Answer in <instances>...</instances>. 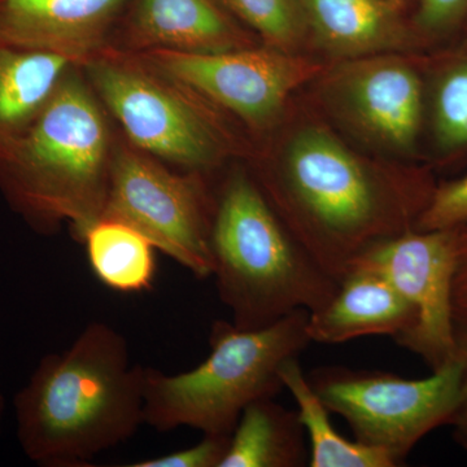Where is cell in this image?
Segmentation results:
<instances>
[{
  "label": "cell",
  "mask_w": 467,
  "mask_h": 467,
  "mask_svg": "<svg viewBox=\"0 0 467 467\" xmlns=\"http://www.w3.org/2000/svg\"><path fill=\"white\" fill-rule=\"evenodd\" d=\"M459 356L422 379L344 367L315 368L308 379L356 441L386 451L398 466L430 432L450 425L459 402Z\"/></svg>",
  "instance_id": "ba28073f"
},
{
  "label": "cell",
  "mask_w": 467,
  "mask_h": 467,
  "mask_svg": "<svg viewBox=\"0 0 467 467\" xmlns=\"http://www.w3.org/2000/svg\"><path fill=\"white\" fill-rule=\"evenodd\" d=\"M389 2L396 3V5H401L402 8L408 9V11L411 9V12H413L417 0H389Z\"/></svg>",
  "instance_id": "4316f807"
},
{
  "label": "cell",
  "mask_w": 467,
  "mask_h": 467,
  "mask_svg": "<svg viewBox=\"0 0 467 467\" xmlns=\"http://www.w3.org/2000/svg\"><path fill=\"white\" fill-rule=\"evenodd\" d=\"M267 47L296 52L309 36L300 0H216Z\"/></svg>",
  "instance_id": "ffe728a7"
},
{
  "label": "cell",
  "mask_w": 467,
  "mask_h": 467,
  "mask_svg": "<svg viewBox=\"0 0 467 467\" xmlns=\"http://www.w3.org/2000/svg\"><path fill=\"white\" fill-rule=\"evenodd\" d=\"M213 195L212 276L236 327H265L333 300L339 282L310 256L250 171L230 169Z\"/></svg>",
  "instance_id": "277c9868"
},
{
  "label": "cell",
  "mask_w": 467,
  "mask_h": 467,
  "mask_svg": "<svg viewBox=\"0 0 467 467\" xmlns=\"http://www.w3.org/2000/svg\"><path fill=\"white\" fill-rule=\"evenodd\" d=\"M92 273L100 284L122 294L152 288L156 248L134 227L100 218L82 238Z\"/></svg>",
  "instance_id": "d6986e66"
},
{
  "label": "cell",
  "mask_w": 467,
  "mask_h": 467,
  "mask_svg": "<svg viewBox=\"0 0 467 467\" xmlns=\"http://www.w3.org/2000/svg\"><path fill=\"white\" fill-rule=\"evenodd\" d=\"M466 42H467V23H466Z\"/></svg>",
  "instance_id": "f1b7e54d"
},
{
  "label": "cell",
  "mask_w": 467,
  "mask_h": 467,
  "mask_svg": "<svg viewBox=\"0 0 467 467\" xmlns=\"http://www.w3.org/2000/svg\"><path fill=\"white\" fill-rule=\"evenodd\" d=\"M212 175L178 171L117 138L103 217L121 221L195 278L213 275Z\"/></svg>",
  "instance_id": "52a82bcc"
},
{
  "label": "cell",
  "mask_w": 467,
  "mask_h": 467,
  "mask_svg": "<svg viewBox=\"0 0 467 467\" xmlns=\"http://www.w3.org/2000/svg\"><path fill=\"white\" fill-rule=\"evenodd\" d=\"M432 129L442 152L467 149V58L442 70L432 92Z\"/></svg>",
  "instance_id": "44dd1931"
},
{
  "label": "cell",
  "mask_w": 467,
  "mask_h": 467,
  "mask_svg": "<svg viewBox=\"0 0 467 467\" xmlns=\"http://www.w3.org/2000/svg\"><path fill=\"white\" fill-rule=\"evenodd\" d=\"M134 55L254 133L272 128L291 92L322 70L312 58L264 45L214 54L153 50Z\"/></svg>",
  "instance_id": "9c48e42d"
},
{
  "label": "cell",
  "mask_w": 467,
  "mask_h": 467,
  "mask_svg": "<svg viewBox=\"0 0 467 467\" xmlns=\"http://www.w3.org/2000/svg\"><path fill=\"white\" fill-rule=\"evenodd\" d=\"M284 389L297 405L301 425L309 439L310 467H395L398 463L386 451L348 441L335 429L330 410L322 402L300 367L299 358L282 367Z\"/></svg>",
  "instance_id": "ac0fdd59"
},
{
  "label": "cell",
  "mask_w": 467,
  "mask_h": 467,
  "mask_svg": "<svg viewBox=\"0 0 467 467\" xmlns=\"http://www.w3.org/2000/svg\"><path fill=\"white\" fill-rule=\"evenodd\" d=\"M467 23V0H417L411 24L418 38H441Z\"/></svg>",
  "instance_id": "603a6c76"
},
{
  "label": "cell",
  "mask_w": 467,
  "mask_h": 467,
  "mask_svg": "<svg viewBox=\"0 0 467 467\" xmlns=\"http://www.w3.org/2000/svg\"><path fill=\"white\" fill-rule=\"evenodd\" d=\"M146 368L124 335L90 322L63 352L43 356L15 395L23 453L43 467H84L144 425Z\"/></svg>",
  "instance_id": "7a4b0ae2"
},
{
  "label": "cell",
  "mask_w": 467,
  "mask_h": 467,
  "mask_svg": "<svg viewBox=\"0 0 467 467\" xmlns=\"http://www.w3.org/2000/svg\"><path fill=\"white\" fill-rule=\"evenodd\" d=\"M5 400L2 391H0V432H2L3 416H5Z\"/></svg>",
  "instance_id": "83f0119b"
},
{
  "label": "cell",
  "mask_w": 467,
  "mask_h": 467,
  "mask_svg": "<svg viewBox=\"0 0 467 467\" xmlns=\"http://www.w3.org/2000/svg\"><path fill=\"white\" fill-rule=\"evenodd\" d=\"M308 321L309 310L299 309L254 330L214 322L211 353L201 365L174 376L146 368L144 425L159 432L190 427L202 435H232L251 402L285 389L282 367L312 343Z\"/></svg>",
  "instance_id": "5b68a950"
},
{
  "label": "cell",
  "mask_w": 467,
  "mask_h": 467,
  "mask_svg": "<svg viewBox=\"0 0 467 467\" xmlns=\"http://www.w3.org/2000/svg\"><path fill=\"white\" fill-rule=\"evenodd\" d=\"M306 436L296 410L259 399L243 410L220 467L309 465Z\"/></svg>",
  "instance_id": "e0dca14e"
},
{
  "label": "cell",
  "mask_w": 467,
  "mask_h": 467,
  "mask_svg": "<svg viewBox=\"0 0 467 467\" xmlns=\"http://www.w3.org/2000/svg\"><path fill=\"white\" fill-rule=\"evenodd\" d=\"M467 225V173L434 187L418 217L417 230H456Z\"/></svg>",
  "instance_id": "7402d4cb"
},
{
  "label": "cell",
  "mask_w": 467,
  "mask_h": 467,
  "mask_svg": "<svg viewBox=\"0 0 467 467\" xmlns=\"http://www.w3.org/2000/svg\"><path fill=\"white\" fill-rule=\"evenodd\" d=\"M456 325L457 356L462 367L461 373L460 396L456 410L450 426L453 430V439L457 444L467 450V315L454 318Z\"/></svg>",
  "instance_id": "d4e9b609"
},
{
  "label": "cell",
  "mask_w": 467,
  "mask_h": 467,
  "mask_svg": "<svg viewBox=\"0 0 467 467\" xmlns=\"http://www.w3.org/2000/svg\"><path fill=\"white\" fill-rule=\"evenodd\" d=\"M454 318L467 315V225L457 229V265L453 284Z\"/></svg>",
  "instance_id": "484cf974"
},
{
  "label": "cell",
  "mask_w": 467,
  "mask_h": 467,
  "mask_svg": "<svg viewBox=\"0 0 467 467\" xmlns=\"http://www.w3.org/2000/svg\"><path fill=\"white\" fill-rule=\"evenodd\" d=\"M456 230L411 229L373 245L355 266L386 278L416 312V324L396 343L432 370L457 356L453 284Z\"/></svg>",
  "instance_id": "30bf717a"
},
{
  "label": "cell",
  "mask_w": 467,
  "mask_h": 467,
  "mask_svg": "<svg viewBox=\"0 0 467 467\" xmlns=\"http://www.w3.org/2000/svg\"><path fill=\"white\" fill-rule=\"evenodd\" d=\"M76 61L0 43V149L32 125Z\"/></svg>",
  "instance_id": "2e32d148"
},
{
  "label": "cell",
  "mask_w": 467,
  "mask_h": 467,
  "mask_svg": "<svg viewBox=\"0 0 467 467\" xmlns=\"http://www.w3.org/2000/svg\"><path fill=\"white\" fill-rule=\"evenodd\" d=\"M346 97L359 124L378 140L413 152L423 119V84L413 67L395 58L367 61L350 73Z\"/></svg>",
  "instance_id": "4fadbf2b"
},
{
  "label": "cell",
  "mask_w": 467,
  "mask_h": 467,
  "mask_svg": "<svg viewBox=\"0 0 467 467\" xmlns=\"http://www.w3.org/2000/svg\"><path fill=\"white\" fill-rule=\"evenodd\" d=\"M309 36L339 57L400 50L418 38L408 9L389 0H300Z\"/></svg>",
  "instance_id": "9a60e30c"
},
{
  "label": "cell",
  "mask_w": 467,
  "mask_h": 467,
  "mask_svg": "<svg viewBox=\"0 0 467 467\" xmlns=\"http://www.w3.org/2000/svg\"><path fill=\"white\" fill-rule=\"evenodd\" d=\"M131 0H0V43L76 61L99 57Z\"/></svg>",
  "instance_id": "8fae6325"
},
{
  "label": "cell",
  "mask_w": 467,
  "mask_h": 467,
  "mask_svg": "<svg viewBox=\"0 0 467 467\" xmlns=\"http://www.w3.org/2000/svg\"><path fill=\"white\" fill-rule=\"evenodd\" d=\"M230 436L204 435L202 441L164 456L135 461L126 467H220L229 447Z\"/></svg>",
  "instance_id": "cb8c5ba5"
},
{
  "label": "cell",
  "mask_w": 467,
  "mask_h": 467,
  "mask_svg": "<svg viewBox=\"0 0 467 467\" xmlns=\"http://www.w3.org/2000/svg\"><path fill=\"white\" fill-rule=\"evenodd\" d=\"M416 324V312L386 278L355 266L339 284L333 300L309 313L312 343L339 344L387 335L398 340Z\"/></svg>",
  "instance_id": "5bb4252c"
},
{
  "label": "cell",
  "mask_w": 467,
  "mask_h": 467,
  "mask_svg": "<svg viewBox=\"0 0 467 467\" xmlns=\"http://www.w3.org/2000/svg\"><path fill=\"white\" fill-rule=\"evenodd\" d=\"M119 129L73 67L20 137L0 149V193L41 235L69 226L77 242L103 217Z\"/></svg>",
  "instance_id": "3957f363"
},
{
  "label": "cell",
  "mask_w": 467,
  "mask_h": 467,
  "mask_svg": "<svg viewBox=\"0 0 467 467\" xmlns=\"http://www.w3.org/2000/svg\"><path fill=\"white\" fill-rule=\"evenodd\" d=\"M81 67L125 140L169 167L213 177L254 158L232 119L137 55L107 50Z\"/></svg>",
  "instance_id": "8992f818"
},
{
  "label": "cell",
  "mask_w": 467,
  "mask_h": 467,
  "mask_svg": "<svg viewBox=\"0 0 467 467\" xmlns=\"http://www.w3.org/2000/svg\"><path fill=\"white\" fill-rule=\"evenodd\" d=\"M254 178L310 256L339 284L373 245L416 229L435 187L420 175L378 173L319 128L297 134L275 167Z\"/></svg>",
  "instance_id": "6da1fadb"
},
{
  "label": "cell",
  "mask_w": 467,
  "mask_h": 467,
  "mask_svg": "<svg viewBox=\"0 0 467 467\" xmlns=\"http://www.w3.org/2000/svg\"><path fill=\"white\" fill-rule=\"evenodd\" d=\"M263 45L216 0H131L109 50L214 54Z\"/></svg>",
  "instance_id": "7c38bea8"
}]
</instances>
